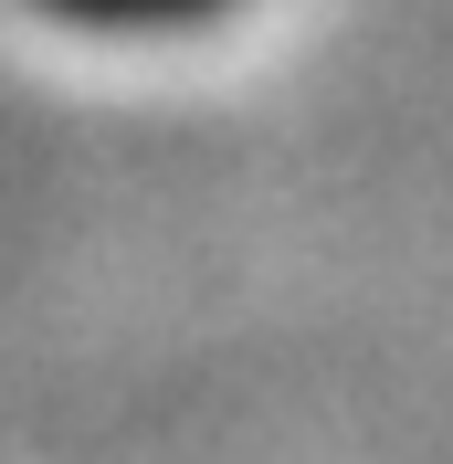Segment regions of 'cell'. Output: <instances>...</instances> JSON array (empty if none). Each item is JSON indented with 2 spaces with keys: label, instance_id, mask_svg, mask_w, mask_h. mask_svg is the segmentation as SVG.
Returning a JSON list of instances; mask_svg holds the SVG:
<instances>
[{
  "label": "cell",
  "instance_id": "obj_1",
  "mask_svg": "<svg viewBox=\"0 0 453 464\" xmlns=\"http://www.w3.org/2000/svg\"><path fill=\"white\" fill-rule=\"evenodd\" d=\"M43 11H63L74 32H190L222 0H43Z\"/></svg>",
  "mask_w": 453,
  "mask_h": 464
}]
</instances>
